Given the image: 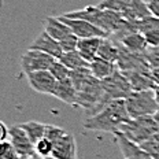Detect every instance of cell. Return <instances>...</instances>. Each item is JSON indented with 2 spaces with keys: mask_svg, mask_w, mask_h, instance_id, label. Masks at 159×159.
I'll list each match as a JSON object with an SVG mask.
<instances>
[{
  "mask_svg": "<svg viewBox=\"0 0 159 159\" xmlns=\"http://www.w3.org/2000/svg\"><path fill=\"white\" fill-rule=\"evenodd\" d=\"M128 121H130V117L126 108V102L124 99H118L110 102L98 114L88 117L84 122V129L91 132H107L114 134Z\"/></svg>",
  "mask_w": 159,
  "mask_h": 159,
  "instance_id": "obj_1",
  "label": "cell"
},
{
  "mask_svg": "<svg viewBox=\"0 0 159 159\" xmlns=\"http://www.w3.org/2000/svg\"><path fill=\"white\" fill-rule=\"evenodd\" d=\"M63 16L73 19H84V21L91 22L92 25L98 26L106 32L108 36H114L124 28L125 19L119 12L111 11V10H104L100 8L99 6H88V7L77 10V11H70V12H63Z\"/></svg>",
  "mask_w": 159,
  "mask_h": 159,
  "instance_id": "obj_2",
  "label": "cell"
},
{
  "mask_svg": "<svg viewBox=\"0 0 159 159\" xmlns=\"http://www.w3.org/2000/svg\"><path fill=\"white\" fill-rule=\"evenodd\" d=\"M118 132L124 134L128 140L141 145L159 132V122L155 117L134 118L122 125Z\"/></svg>",
  "mask_w": 159,
  "mask_h": 159,
  "instance_id": "obj_3",
  "label": "cell"
},
{
  "mask_svg": "<svg viewBox=\"0 0 159 159\" xmlns=\"http://www.w3.org/2000/svg\"><path fill=\"white\" fill-rule=\"evenodd\" d=\"M126 102V108L130 119L140 117H155L158 112L157 89L132 92Z\"/></svg>",
  "mask_w": 159,
  "mask_h": 159,
  "instance_id": "obj_4",
  "label": "cell"
},
{
  "mask_svg": "<svg viewBox=\"0 0 159 159\" xmlns=\"http://www.w3.org/2000/svg\"><path fill=\"white\" fill-rule=\"evenodd\" d=\"M102 85H103V89H104L106 99L108 102L118 100V99H124L125 100L133 92L128 77L121 70H118V69L115 70L112 75L103 80Z\"/></svg>",
  "mask_w": 159,
  "mask_h": 159,
  "instance_id": "obj_5",
  "label": "cell"
},
{
  "mask_svg": "<svg viewBox=\"0 0 159 159\" xmlns=\"http://www.w3.org/2000/svg\"><path fill=\"white\" fill-rule=\"evenodd\" d=\"M55 62H56L55 58H52V56L44 54L41 51H36V49H28L21 56V67L22 71L25 73V75L34 71L49 70Z\"/></svg>",
  "mask_w": 159,
  "mask_h": 159,
  "instance_id": "obj_6",
  "label": "cell"
},
{
  "mask_svg": "<svg viewBox=\"0 0 159 159\" xmlns=\"http://www.w3.org/2000/svg\"><path fill=\"white\" fill-rule=\"evenodd\" d=\"M59 18H61V21L63 24H66L71 29L73 34H75L78 39H92V37L107 39V37H110L107 33L103 32L102 29H99L98 26L92 25L91 22L84 21V19H73V18H67V16H63V15H61Z\"/></svg>",
  "mask_w": 159,
  "mask_h": 159,
  "instance_id": "obj_7",
  "label": "cell"
},
{
  "mask_svg": "<svg viewBox=\"0 0 159 159\" xmlns=\"http://www.w3.org/2000/svg\"><path fill=\"white\" fill-rule=\"evenodd\" d=\"M26 80H28L29 85H30V88L34 92L54 96L58 81H56V78L51 74L49 70L29 73V74H26Z\"/></svg>",
  "mask_w": 159,
  "mask_h": 159,
  "instance_id": "obj_8",
  "label": "cell"
},
{
  "mask_svg": "<svg viewBox=\"0 0 159 159\" xmlns=\"http://www.w3.org/2000/svg\"><path fill=\"white\" fill-rule=\"evenodd\" d=\"M10 141H11V144L14 145V148L18 152L19 158L30 157V155L36 154L34 144L32 143L29 136L26 134V132L19 125L10 128Z\"/></svg>",
  "mask_w": 159,
  "mask_h": 159,
  "instance_id": "obj_9",
  "label": "cell"
},
{
  "mask_svg": "<svg viewBox=\"0 0 159 159\" xmlns=\"http://www.w3.org/2000/svg\"><path fill=\"white\" fill-rule=\"evenodd\" d=\"M29 49H36V51H41L44 54H48L49 56L55 58L56 61L61 59V56L63 55V49H62L61 44L58 40L48 34L45 30H43L40 34L36 37V40L32 43Z\"/></svg>",
  "mask_w": 159,
  "mask_h": 159,
  "instance_id": "obj_10",
  "label": "cell"
},
{
  "mask_svg": "<svg viewBox=\"0 0 159 159\" xmlns=\"http://www.w3.org/2000/svg\"><path fill=\"white\" fill-rule=\"evenodd\" d=\"M114 140H115V143L118 144L119 151H121L124 159H154L139 144L128 140V139L122 133H119V132H115L114 133Z\"/></svg>",
  "mask_w": 159,
  "mask_h": 159,
  "instance_id": "obj_11",
  "label": "cell"
},
{
  "mask_svg": "<svg viewBox=\"0 0 159 159\" xmlns=\"http://www.w3.org/2000/svg\"><path fill=\"white\" fill-rule=\"evenodd\" d=\"M52 159H78L77 158V144L74 134L67 132L63 137L59 139L54 144Z\"/></svg>",
  "mask_w": 159,
  "mask_h": 159,
  "instance_id": "obj_12",
  "label": "cell"
},
{
  "mask_svg": "<svg viewBox=\"0 0 159 159\" xmlns=\"http://www.w3.org/2000/svg\"><path fill=\"white\" fill-rule=\"evenodd\" d=\"M151 71L133 70V71H122V73L128 77L129 82L132 85V89L134 92H139V91H151V89L158 88V85L155 84L154 78H152Z\"/></svg>",
  "mask_w": 159,
  "mask_h": 159,
  "instance_id": "obj_13",
  "label": "cell"
},
{
  "mask_svg": "<svg viewBox=\"0 0 159 159\" xmlns=\"http://www.w3.org/2000/svg\"><path fill=\"white\" fill-rule=\"evenodd\" d=\"M54 98L59 99L61 102H63L69 106L77 107V89H75L70 77L63 80V81H58Z\"/></svg>",
  "mask_w": 159,
  "mask_h": 159,
  "instance_id": "obj_14",
  "label": "cell"
},
{
  "mask_svg": "<svg viewBox=\"0 0 159 159\" xmlns=\"http://www.w3.org/2000/svg\"><path fill=\"white\" fill-rule=\"evenodd\" d=\"M118 43L121 45H124L128 51L133 52V54H139V55H144L147 52V49L150 48V45H148L143 33H130V34H126L119 40Z\"/></svg>",
  "mask_w": 159,
  "mask_h": 159,
  "instance_id": "obj_15",
  "label": "cell"
},
{
  "mask_svg": "<svg viewBox=\"0 0 159 159\" xmlns=\"http://www.w3.org/2000/svg\"><path fill=\"white\" fill-rule=\"evenodd\" d=\"M103 37H92V39H80L77 51L81 54V56L91 63L95 58H98V52L103 44Z\"/></svg>",
  "mask_w": 159,
  "mask_h": 159,
  "instance_id": "obj_16",
  "label": "cell"
},
{
  "mask_svg": "<svg viewBox=\"0 0 159 159\" xmlns=\"http://www.w3.org/2000/svg\"><path fill=\"white\" fill-rule=\"evenodd\" d=\"M121 15L125 21H139L151 16V11L144 0H132L130 4L121 12Z\"/></svg>",
  "mask_w": 159,
  "mask_h": 159,
  "instance_id": "obj_17",
  "label": "cell"
},
{
  "mask_svg": "<svg viewBox=\"0 0 159 159\" xmlns=\"http://www.w3.org/2000/svg\"><path fill=\"white\" fill-rule=\"evenodd\" d=\"M44 30L58 41L63 40L66 36L73 33L71 29L66 24H63L59 16H47L44 21Z\"/></svg>",
  "mask_w": 159,
  "mask_h": 159,
  "instance_id": "obj_18",
  "label": "cell"
},
{
  "mask_svg": "<svg viewBox=\"0 0 159 159\" xmlns=\"http://www.w3.org/2000/svg\"><path fill=\"white\" fill-rule=\"evenodd\" d=\"M89 69H91L92 75H93L96 80L103 81V80L108 78L110 75L114 74L118 67L115 63H111V62L104 61V59H102L98 56V58H95L93 61L89 63Z\"/></svg>",
  "mask_w": 159,
  "mask_h": 159,
  "instance_id": "obj_19",
  "label": "cell"
},
{
  "mask_svg": "<svg viewBox=\"0 0 159 159\" xmlns=\"http://www.w3.org/2000/svg\"><path fill=\"white\" fill-rule=\"evenodd\" d=\"M98 56L104 59V61H108L111 63L117 65V62L119 59V43L112 40L111 37L104 39L103 44H102V47L98 52Z\"/></svg>",
  "mask_w": 159,
  "mask_h": 159,
  "instance_id": "obj_20",
  "label": "cell"
},
{
  "mask_svg": "<svg viewBox=\"0 0 159 159\" xmlns=\"http://www.w3.org/2000/svg\"><path fill=\"white\" fill-rule=\"evenodd\" d=\"M19 126L26 132V134L29 136V139L32 140L33 144L39 143L41 139L45 137V132H47V125L45 124H41V122L37 121H29L19 125Z\"/></svg>",
  "mask_w": 159,
  "mask_h": 159,
  "instance_id": "obj_21",
  "label": "cell"
},
{
  "mask_svg": "<svg viewBox=\"0 0 159 159\" xmlns=\"http://www.w3.org/2000/svg\"><path fill=\"white\" fill-rule=\"evenodd\" d=\"M61 63H63L69 70H77L81 67H89V63L81 56L78 51H71V52H65L59 59Z\"/></svg>",
  "mask_w": 159,
  "mask_h": 159,
  "instance_id": "obj_22",
  "label": "cell"
},
{
  "mask_svg": "<svg viewBox=\"0 0 159 159\" xmlns=\"http://www.w3.org/2000/svg\"><path fill=\"white\" fill-rule=\"evenodd\" d=\"M92 78H93V75H92V71L89 67H81V69H77V70H71L70 73V80L74 84L77 92L82 87H85Z\"/></svg>",
  "mask_w": 159,
  "mask_h": 159,
  "instance_id": "obj_23",
  "label": "cell"
},
{
  "mask_svg": "<svg viewBox=\"0 0 159 159\" xmlns=\"http://www.w3.org/2000/svg\"><path fill=\"white\" fill-rule=\"evenodd\" d=\"M130 2L132 0H102L98 6L100 8L111 10V11H115V12L121 14V12L130 4Z\"/></svg>",
  "mask_w": 159,
  "mask_h": 159,
  "instance_id": "obj_24",
  "label": "cell"
},
{
  "mask_svg": "<svg viewBox=\"0 0 159 159\" xmlns=\"http://www.w3.org/2000/svg\"><path fill=\"white\" fill-rule=\"evenodd\" d=\"M34 150H36V154L41 158H48L52 155V151H54V143H52L49 139L44 137L39 141V143L34 144Z\"/></svg>",
  "mask_w": 159,
  "mask_h": 159,
  "instance_id": "obj_25",
  "label": "cell"
},
{
  "mask_svg": "<svg viewBox=\"0 0 159 159\" xmlns=\"http://www.w3.org/2000/svg\"><path fill=\"white\" fill-rule=\"evenodd\" d=\"M143 150L147 152L148 155H151L154 159H159V132L157 134H154L150 140H147L145 143L140 145Z\"/></svg>",
  "mask_w": 159,
  "mask_h": 159,
  "instance_id": "obj_26",
  "label": "cell"
},
{
  "mask_svg": "<svg viewBox=\"0 0 159 159\" xmlns=\"http://www.w3.org/2000/svg\"><path fill=\"white\" fill-rule=\"evenodd\" d=\"M49 71H51V74L56 78V81H63V80L69 78L70 77V73H71V70H69V69L66 67L63 63H61L59 61H56L55 63L51 66Z\"/></svg>",
  "mask_w": 159,
  "mask_h": 159,
  "instance_id": "obj_27",
  "label": "cell"
},
{
  "mask_svg": "<svg viewBox=\"0 0 159 159\" xmlns=\"http://www.w3.org/2000/svg\"><path fill=\"white\" fill-rule=\"evenodd\" d=\"M0 159H21L10 140L2 141L0 144Z\"/></svg>",
  "mask_w": 159,
  "mask_h": 159,
  "instance_id": "obj_28",
  "label": "cell"
},
{
  "mask_svg": "<svg viewBox=\"0 0 159 159\" xmlns=\"http://www.w3.org/2000/svg\"><path fill=\"white\" fill-rule=\"evenodd\" d=\"M78 43H80V39L75 34H73V33H71V34L66 36L63 40H61V41H59V44H61L62 49H63V54H65V52L77 51Z\"/></svg>",
  "mask_w": 159,
  "mask_h": 159,
  "instance_id": "obj_29",
  "label": "cell"
},
{
  "mask_svg": "<svg viewBox=\"0 0 159 159\" xmlns=\"http://www.w3.org/2000/svg\"><path fill=\"white\" fill-rule=\"evenodd\" d=\"M144 58L151 69L159 67V47H150L144 54Z\"/></svg>",
  "mask_w": 159,
  "mask_h": 159,
  "instance_id": "obj_30",
  "label": "cell"
},
{
  "mask_svg": "<svg viewBox=\"0 0 159 159\" xmlns=\"http://www.w3.org/2000/svg\"><path fill=\"white\" fill-rule=\"evenodd\" d=\"M67 133L65 129L59 128V126H54V125H47V132H45V137L49 139L52 143H56L59 139H62L63 136Z\"/></svg>",
  "mask_w": 159,
  "mask_h": 159,
  "instance_id": "obj_31",
  "label": "cell"
},
{
  "mask_svg": "<svg viewBox=\"0 0 159 159\" xmlns=\"http://www.w3.org/2000/svg\"><path fill=\"white\" fill-rule=\"evenodd\" d=\"M150 47H159V30H151L143 33Z\"/></svg>",
  "mask_w": 159,
  "mask_h": 159,
  "instance_id": "obj_32",
  "label": "cell"
},
{
  "mask_svg": "<svg viewBox=\"0 0 159 159\" xmlns=\"http://www.w3.org/2000/svg\"><path fill=\"white\" fill-rule=\"evenodd\" d=\"M148 8L151 11V15L155 18H159V0H152L148 3Z\"/></svg>",
  "mask_w": 159,
  "mask_h": 159,
  "instance_id": "obj_33",
  "label": "cell"
},
{
  "mask_svg": "<svg viewBox=\"0 0 159 159\" xmlns=\"http://www.w3.org/2000/svg\"><path fill=\"white\" fill-rule=\"evenodd\" d=\"M7 137H10V129L6 126L4 122H0V140L6 141Z\"/></svg>",
  "mask_w": 159,
  "mask_h": 159,
  "instance_id": "obj_34",
  "label": "cell"
},
{
  "mask_svg": "<svg viewBox=\"0 0 159 159\" xmlns=\"http://www.w3.org/2000/svg\"><path fill=\"white\" fill-rule=\"evenodd\" d=\"M151 74H152V78H154L155 84H157L158 87H159V67H155V69H152Z\"/></svg>",
  "mask_w": 159,
  "mask_h": 159,
  "instance_id": "obj_35",
  "label": "cell"
},
{
  "mask_svg": "<svg viewBox=\"0 0 159 159\" xmlns=\"http://www.w3.org/2000/svg\"><path fill=\"white\" fill-rule=\"evenodd\" d=\"M157 98H158V112H157V115H155V118H157L159 122V87L157 88Z\"/></svg>",
  "mask_w": 159,
  "mask_h": 159,
  "instance_id": "obj_36",
  "label": "cell"
},
{
  "mask_svg": "<svg viewBox=\"0 0 159 159\" xmlns=\"http://www.w3.org/2000/svg\"><path fill=\"white\" fill-rule=\"evenodd\" d=\"M21 159H44V158H41V157H39L37 154H34V155H30V157H25V158H21Z\"/></svg>",
  "mask_w": 159,
  "mask_h": 159,
  "instance_id": "obj_37",
  "label": "cell"
},
{
  "mask_svg": "<svg viewBox=\"0 0 159 159\" xmlns=\"http://www.w3.org/2000/svg\"><path fill=\"white\" fill-rule=\"evenodd\" d=\"M144 2H145V3H147V4H148V3H150V2H152V0H144Z\"/></svg>",
  "mask_w": 159,
  "mask_h": 159,
  "instance_id": "obj_38",
  "label": "cell"
}]
</instances>
